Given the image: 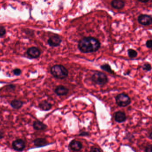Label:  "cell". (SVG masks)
Listing matches in <instances>:
<instances>
[{"label": "cell", "instance_id": "6da1fadb", "mask_svg": "<svg viewBox=\"0 0 152 152\" xmlns=\"http://www.w3.org/2000/svg\"><path fill=\"white\" fill-rule=\"evenodd\" d=\"M78 49L84 54L94 53L101 48V43L97 39L92 37H85L80 40Z\"/></svg>", "mask_w": 152, "mask_h": 152}, {"label": "cell", "instance_id": "7a4b0ae2", "mask_svg": "<svg viewBox=\"0 0 152 152\" xmlns=\"http://www.w3.org/2000/svg\"><path fill=\"white\" fill-rule=\"evenodd\" d=\"M52 75L58 79H63L68 77L69 72L67 68L61 65H56L51 69Z\"/></svg>", "mask_w": 152, "mask_h": 152}, {"label": "cell", "instance_id": "3957f363", "mask_svg": "<svg viewBox=\"0 0 152 152\" xmlns=\"http://www.w3.org/2000/svg\"><path fill=\"white\" fill-rule=\"evenodd\" d=\"M91 80L95 84L99 86H103L108 82L107 75L100 71L95 72L91 76Z\"/></svg>", "mask_w": 152, "mask_h": 152}, {"label": "cell", "instance_id": "277c9868", "mask_svg": "<svg viewBox=\"0 0 152 152\" xmlns=\"http://www.w3.org/2000/svg\"><path fill=\"white\" fill-rule=\"evenodd\" d=\"M115 102L120 107H125L131 103L130 98L128 94L123 93L118 94L115 98Z\"/></svg>", "mask_w": 152, "mask_h": 152}, {"label": "cell", "instance_id": "5b68a950", "mask_svg": "<svg viewBox=\"0 0 152 152\" xmlns=\"http://www.w3.org/2000/svg\"><path fill=\"white\" fill-rule=\"evenodd\" d=\"M12 146L15 151L23 152L25 148V142L23 139H17L13 142Z\"/></svg>", "mask_w": 152, "mask_h": 152}, {"label": "cell", "instance_id": "8992f818", "mask_svg": "<svg viewBox=\"0 0 152 152\" xmlns=\"http://www.w3.org/2000/svg\"><path fill=\"white\" fill-rule=\"evenodd\" d=\"M138 22L144 26L151 25L152 23V17L147 14H141L138 17Z\"/></svg>", "mask_w": 152, "mask_h": 152}, {"label": "cell", "instance_id": "52a82bcc", "mask_svg": "<svg viewBox=\"0 0 152 152\" xmlns=\"http://www.w3.org/2000/svg\"><path fill=\"white\" fill-rule=\"evenodd\" d=\"M62 40L58 36H53L49 38L48 40V45L51 47H56L59 46L61 44Z\"/></svg>", "mask_w": 152, "mask_h": 152}, {"label": "cell", "instance_id": "ba28073f", "mask_svg": "<svg viewBox=\"0 0 152 152\" xmlns=\"http://www.w3.org/2000/svg\"><path fill=\"white\" fill-rule=\"evenodd\" d=\"M27 54L31 58H37L40 56L41 51L37 47H32L28 49Z\"/></svg>", "mask_w": 152, "mask_h": 152}, {"label": "cell", "instance_id": "9c48e42d", "mask_svg": "<svg viewBox=\"0 0 152 152\" xmlns=\"http://www.w3.org/2000/svg\"><path fill=\"white\" fill-rule=\"evenodd\" d=\"M69 147L72 151H79L83 148V144L80 141L73 140L70 143Z\"/></svg>", "mask_w": 152, "mask_h": 152}, {"label": "cell", "instance_id": "30bf717a", "mask_svg": "<svg viewBox=\"0 0 152 152\" xmlns=\"http://www.w3.org/2000/svg\"><path fill=\"white\" fill-rule=\"evenodd\" d=\"M115 120L118 123H121L126 121L127 119L126 114L124 112L118 111L115 114Z\"/></svg>", "mask_w": 152, "mask_h": 152}, {"label": "cell", "instance_id": "8fae6325", "mask_svg": "<svg viewBox=\"0 0 152 152\" xmlns=\"http://www.w3.org/2000/svg\"><path fill=\"white\" fill-rule=\"evenodd\" d=\"M69 89L64 86L60 85L58 86L55 90V92L58 96H63L67 95L68 93Z\"/></svg>", "mask_w": 152, "mask_h": 152}, {"label": "cell", "instance_id": "7c38bea8", "mask_svg": "<svg viewBox=\"0 0 152 152\" xmlns=\"http://www.w3.org/2000/svg\"><path fill=\"white\" fill-rule=\"evenodd\" d=\"M34 145L36 147H42L45 146L47 145L51 144L48 143L46 138H38L35 139L33 141Z\"/></svg>", "mask_w": 152, "mask_h": 152}, {"label": "cell", "instance_id": "4fadbf2b", "mask_svg": "<svg viewBox=\"0 0 152 152\" xmlns=\"http://www.w3.org/2000/svg\"><path fill=\"white\" fill-rule=\"evenodd\" d=\"M34 129L36 130L44 131L47 128V126L40 121H35L33 124Z\"/></svg>", "mask_w": 152, "mask_h": 152}, {"label": "cell", "instance_id": "5bb4252c", "mask_svg": "<svg viewBox=\"0 0 152 152\" xmlns=\"http://www.w3.org/2000/svg\"><path fill=\"white\" fill-rule=\"evenodd\" d=\"M111 4L112 7L113 8L117 10H120L125 7V2L124 0H113Z\"/></svg>", "mask_w": 152, "mask_h": 152}, {"label": "cell", "instance_id": "9a60e30c", "mask_svg": "<svg viewBox=\"0 0 152 152\" xmlns=\"http://www.w3.org/2000/svg\"><path fill=\"white\" fill-rule=\"evenodd\" d=\"M52 105L51 104L49 103L46 100H43L40 103L39 105V107L40 109H41L43 111H49L51 109Z\"/></svg>", "mask_w": 152, "mask_h": 152}, {"label": "cell", "instance_id": "2e32d148", "mask_svg": "<svg viewBox=\"0 0 152 152\" xmlns=\"http://www.w3.org/2000/svg\"><path fill=\"white\" fill-rule=\"evenodd\" d=\"M23 102L19 100H13L11 102V105L14 109H20L23 106Z\"/></svg>", "mask_w": 152, "mask_h": 152}, {"label": "cell", "instance_id": "e0dca14e", "mask_svg": "<svg viewBox=\"0 0 152 152\" xmlns=\"http://www.w3.org/2000/svg\"><path fill=\"white\" fill-rule=\"evenodd\" d=\"M101 68L103 70L107 72L108 73H111L112 74H114L115 73L112 70L111 66L109 64H105L101 65Z\"/></svg>", "mask_w": 152, "mask_h": 152}, {"label": "cell", "instance_id": "ac0fdd59", "mask_svg": "<svg viewBox=\"0 0 152 152\" xmlns=\"http://www.w3.org/2000/svg\"><path fill=\"white\" fill-rule=\"evenodd\" d=\"M128 54L129 57L130 58H134L137 56V52L135 50L129 49L128 50Z\"/></svg>", "mask_w": 152, "mask_h": 152}, {"label": "cell", "instance_id": "d6986e66", "mask_svg": "<svg viewBox=\"0 0 152 152\" xmlns=\"http://www.w3.org/2000/svg\"><path fill=\"white\" fill-rule=\"evenodd\" d=\"M142 67L143 70L147 71H150L152 69L151 65L148 63H145Z\"/></svg>", "mask_w": 152, "mask_h": 152}, {"label": "cell", "instance_id": "ffe728a7", "mask_svg": "<svg viewBox=\"0 0 152 152\" xmlns=\"http://www.w3.org/2000/svg\"><path fill=\"white\" fill-rule=\"evenodd\" d=\"M6 33V29L4 27L0 26V37L4 36Z\"/></svg>", "mask_w": 152, "mask_h": 152}, {"label": "cell", "instance_id": "44dd1931", "mask_svg": "<svg viewBox=\"0 0 152 152\" xmlns=\"http://www.w3.org/2000/svg\"><path fill=\"white\" fill-rule=\"evenodd\" d=\"M13 73L15 76H19L21 75L22 73V70H20V69H14L13 70Z\"/></svg>", "mask_w": 152, "mask_h": 152}, {"label": "cell", "instance_id": "7402d4cb", "mask_svg": "<svg viewBox=\"0 0 152 152\" xmlns=\"http://www.w3.org/2000/svg\"><path fill=\"white\" fill-rule=\"evenodd\" d=\"M152 146L151 144L147 145L145 148V152H152Z\"/></svg>", "mask_w": 152, "mask_h": 152}, {"label": "cell", "instance_id": "603a6c76", "mask_svg": "<svg viewBox=\"0 0 152 152\" xmlns=\"http://www.w3.org/2000/svg\"><path fill=\"white\" fill-rule=\"evenodd\" d=\"M146 46L148 49H151L152 47V40H148L146 42Z\"/></svg>", "mask_w": 152, "mask_h": 152}, {"label": "cell", "instance_id": "cb8c5ba5", "mask_svg": "<svg viewBox=\"0 0 152 152\" xmlns=\"http://www.w3.org/2000/svg\"><path fill=\"white\" fill-rule=\"evenodd\" d=\"M90 152H101V150L98 148L96 147L95 146H92L91 148L90 151Z\"/></svg>", "mask_w": 152, "mask_h": 152}, {"label": "cell", "instance_id": "d4e9b609", "mask_svg": "<svg viewBox=\"0 0 152 152\" xmlns=\"http://www.w3.org/2000/svg\"><path fill=\"white\" fill-rule=\"evenodd\" d=\"M90 135V133L86 131H83L79 134V136L87 137Z\"/></svg>", "mask_w": 152, "mask_h": 152}, {"label": "cell", "instance_id": "484cf974", "mask_svg": "<svg viewBox=\"0 0 152 152\" xmlns=\"http://www.w3.org/2000/svg\"><path fill=\"white\" fill-rule=\"evenodd\" d=\"M4 132L0 130V139L4 138Z\"/></svg>", "mask_w": 152, "mask_h": 152}, {"label": "cell", "instance_id": "4316f807", "mask_svg": "<svg viewBox=\"0 0 152 152\" xmlns=\"http://www.w3.org/2000/svg\"><path fill=\"white\" fill-rule=\"evenodd\" d=\"M138 1L140 2H143V3H146L148 2L149 0H138Z\"/></svg>", "mask_w": 152, "mask_h": 152}, {"label": "cell", "instance_id": "83f0119b", "mask_svg": "<svg viewBox=\"0 0 152 152\" xmlns=\"http://www.w3.org/2000/svg\"><path fill=\"white\" fill-rule=\"evenodd\" d=\"M148 138H149V139H152V131H150V133H149V134H148Z\"/></svg>", "mask_w": 152, "mask_h": 152}]
</instances>
